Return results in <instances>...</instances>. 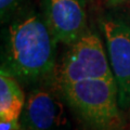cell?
<instances>
[{"mask_svg": "<svg viewBox=\"0 0 130 130\" xmlns=\"http://www.w3.org/2000/svg\"><path fill=\"white\" fill-rule=\"evenodd\" d=\"M126 1H129V0H108L109 5H112V6H118L120 3L126 2Z\"/></svg>", "mask_w": 130, "mask_h": 130, "instance_id": "10", "label": "cell"}, {"mask_svg": "<svg viewBox=\"0 0 130 130\" xmlns=\"http://www.w3.org/2000/svg\"><path fill=\"white\" fill-rule=\"evenodd\" d=\"M67 47L53 74L58 87L87 79L114 78L106 49L96 32L88 28Z\"/></svg>", "mask_w": 130, "mask_h": 130, "instance_id": "3", "label": "cell"}, {"mask_svg": "<svg viewBox=\"0 0 130 130\" xmlns=\"http://www.w3.org/2000/svg\"><path fill=\"white\" fill-rule=\"evenodd\" d=\"M27 0H0V18L5 23L21 13Z\"/></svg>", "mask_w": 130, "mask_h": 130, "instance_id": "8", "label": "cell"}, {"mask_svg": "<svg viewBox=\"0 0 130 130\" xmlns=\"http://www.w3.org/2000/svg\"><path fill=\"white\" fill-rule=\"evenodd\" d=\"M58 43L41 13L22 11L8 28L1 67L20 83L42 80L54 74Z\"/></svg>", "mask_w": 130, "mask_h": 130, "instance_id": "1", "label": "cell"}, {"mask_svg": "<svg viewBox=\"0 0 130 130\" xmlns=\"http://www.w3.org/2000/svg\"><path fill=\"white\" fill-rule=\"evenodd\" d=\"M114 78L118 88L119 104L123 112H130V14L111 12L101 20Z\"/></svg>", "mask_w": 130, "mask_h": 130, "instance_id": "4", "label": "cell"}, {"mask_svg": "<svg viewBox=\"0 0 130 130\" xmlns=\"http://www.w3.org/2000/svg\"><path fill=\"white\" fill-rule=\"evenodd\" d=\"M41 14L59 43L71 46L88 29L86 0H41Z\"/></svg>", "mask_w": 130, "mask_h": 130, "instance_id": "5", "label": "cell"}, {"mask_svg": "<svg viewBox=\"0 0 130 130\" xmlns=\"http://www.w3.org/2000/svg\"><path fill=\"white\" fill-rule=\"evenodd\" d=\"M68 105L95 130H120L124 112L115 78H95L58 87Z\"/></svg>", "mask_w": 130, "mask_h": 130, "instance_id": "2", "label": "cell"}, {"mask_svg": "<svg viewBox=\"0 0 130 130\" xmlns=\"http://www.w3.org/2000/svg\"><path fill=\"white\" fill-rule=\"evenodd\" d=\"M0 130H22L20 120H0Z\"/></svg>", "mask_w": 130, "mask_h": 130, "instance_id": "9", "label": "cell"}, {"mask_svg": "<svg viewBox=\"0 0 130 130\" xmlns=\"http://www.w3.org/2000/svg\"><path fill=\"white\" fill-rule=\"evenodd\" d=\"M129 2H130V0H129Z\"/></svg>", "mask_w": 130, "mask_h": 130, "instance_id": "11", "label": "cell"}, {"mask_svg": "<svg viewBox=\"0 0 130 130\" xmlns=\"http://www.w3.org/2000/svg\"><path fill=\"white\" fill-rule=\"evenodd\" d=\"M26 98L20 80L8 72L0 70V120H20Z\"/></svg>", "mask_w": 130, "mask_h": 130, "instance_id": "7", "label": "cell"}, {"mask_svg": "<svg viewBox=\"0 0 130 130\" xmlns=\"http://www.w3.org/2000/svg\"><path fill=\"white\" fill-rule=\"evenodd\" d=\"M22 130H67L70 128L64 103L53 92L35 89L26 98L21 115Z\"/></svg>", "mask_w": 130, "mask_h": 130, "instance_id": "6", "label": "cell"}]
</instances>
